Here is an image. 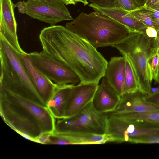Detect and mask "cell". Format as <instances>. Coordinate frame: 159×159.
I'll return each instance as SVG.
<instances>
[{"label":"cell","instance_id":"obj_1","mask_svg":"<svg viewBox=\"0 0 159 159\" xmlns=\"http://www.w3.org/2000/svg\"><path fill=\"white\" fill-rule=\"evenodd\" d=\"M43 51L70 67L79 77L81 84H98L108 62L85 39L66 27L44 28L39 35Z\"/></svg>","mask_w":159,"mask_h":159},{"label":"cell","instance_id":"obj_2","mask_svg":"<svg viewBox=\"0 0 159 159\" xmlns=\"http://www.w3.org/2000/svg\"><path fill=\"white\" fill-rule=\"evenodd\" d=\"M0 113L7 125L29 140L37 142L43 135L54 132L56 119L46 106L0 86Z\"/></svg>","mask_w":159,"mask_h":159},{"label":"cell","instance_id":"obj_3","mask_svg":"<svg viewBox=\"0 0 159 159\" xmlns=\"http://www.w3.org/2000/svg\"><path fill=\"white\" fill-rule=\"evenodd\" d=\"M65 27L96 48L114 47L130 33L121 24L96 11L81 13Z\"/></svg>","mask_w":159,"mask_h":159},{"label":"cell","instance_id":"obj_4","mask_svg":"<svg viewBox=\"0 0 159 159\" xmlns=\"http://www.w3.org/2000/svg\"><path fill=\"white\" fill-rule=\"evenodd\" d=\"M0 86L40 104L46 106L27 73L20 53L0 35Z\"/></svg>","mask_w":159,"mask_h":159},{"label":"cell","instance_id":"obj_5","mask_svg":"<svg viewBox=\"0 0 159 159\" xmlns=\"http://www.w3.org/2000/svg\"><path fill=\"white\" fill-rule=\"evenodd\" d=\"M130 62L137 80L139 91L143 94L151 93V77L148 59L158 48L155 38L148 37L145 31L130 33L114 46Z\"/></svg>","mask_w":159,"mask_h":159},{"label":"cell","instance_id":"obj_6","mask_svg":"<svg viewBox=\"0 0 159 159\" xmlns=\"http://www.w3.org/2000/svg\"><path fill=\"white\" fill-rule=\"evenodd\" d=\"M107 118V113L97 111L91 102L73 116L56 119L53 133L80 132L104 135L106 133Z\"/></svg>","mask_w":159,"mask_h":159},{"label":"cell","instance_id":"obj_7","mask_svg":"<svg viewBox=\"0 0 159 159\" xmlns=\"http://www.w3.org/2000/svg\"><path fill=\"white\" fill-rule=\"evenodd\" d=\"M28 54L34 65L55 84L75 85L80 82L79 77L71 69L43 51Z\"/></svg>","mask_w":159,"mask_h":159},{"label":"cell","instance_id":"obj_8","mask_svg":"<svg viewBox=\"0 0 159 159\" xmlns=\"http://www.w3.org/2000/svg\"><path fill=\"white\" fill-rule=\"evenodd\" d=\"M25 7V14L50 26L74 20L65 4L61 0H28Z\"/></svg>","mask_w":159,"mask_h":159},{"label":"cell","instance_id":"obj_9","mask_svg":"<svg viewBox=\"0 0 159 159\" xmlns=\"http://www.w3.org/2000/svg\"><path fill=\"white\" fill-rule=\"evenodd\" d=\"M98 84H81L71 88L65 117L73 116L81 111L92 102Z\"/></svg>","mask_w":159,"mask_h":159},{"label":"cell","instance_id":"obj_10","mask_svg":"<svg viewBox=\"0 0 159 159\" xmlns=\"http://www.w3.org/2000/svg\"><path fill=\"white\" fill-rule=\"evenodd\" d=\"M11 0H0V35L20 54L25 52L21 48L17 35V24Z\"/></svg>","mask_w":159,"mask_h":159},{"label":"cell","instance_id":"obj_11","mask_svg":"<svg viewBox=\"0 0 159 159\" xmlns=\"http://www.w3.org/2000/svg\"><path fill=\"white\" fill-rule=\"evenodd\" d=\"M30 78L46 105L54 95L58 85L47 77L33 64L28 53L20 54Z\"/></svg>","mask_w":159,"mask_h":159},{"label":"cell","instance_id":"obj_12","mask_svg":"<svg viewBox=\"0 0 159 159\" xmlns=\"http://www.w3.org/2000/svg\"><path fill=\"white\" fill-rule=\"evenodd\" d=\"M145 94L139 91L124 93L120 96L119 102L115 110L109 113H133L159 110V107L145 101Z\"/></svg>","mask_w":159,"mask_h":159},{"label":"cell","instance_id":"obj_13","mask_svg":"<svg viewBox=\"0 0 159 159\" xmlns=\"http://www.w3.org/2000/svg\"><path fill=\"white\" fill-rule=\"evenodd\" d=\"M88 6L121 24L130 32L145 31L148 27L135 18L130 11L117 7H105L90 3Z\"/></svg>","mask_w":159,"mask_h":159},{"label":"cell","instance_id":"obj_14","mask_svg":"<svg viewBox=\"0 0 159 159\" xmlns=\"http://www.w3.org/2000/svg\"><path fill=\"white\" fill-rule=\"evenodd\" d=\"M120 99L119 95L110 85L103 77L98 84L92 103L98 111L111 113L116 108Z\"/></svg>","mask_w":159,"mask_h":159},{"label":"cell","instance_id":"obj_15","mask_svg":"<svg viewBox=\"0 0 159 159\" xmlns=\"http://www.w3.org/2000/svg\"><path fill=\"white\" fill-rule=\"evenodd\" d=\"M125 63L126 59L123 56L111 57L104 76L110 85L120 96L125 93Z\"/></svg>","mask_w":159,"mask_h":159},{"label":"cell","instance_id":"obj_16","mask_svg":"<svg viewBox=\"0 0 159 159\" xmlns=\"http://www.w3.org/2000/svg\"><path fill=\"white\" fill-rule=\"evenodd\" d=\"M74 85H58L46 106L56 119L64 118L71 87Z\"/></svg>","mask_w":159,"mask_h":159},{"label":"cell","instance_id":"obj_17","mask_svg":"<svg viewBox=\"0 0 159 159\" xmlns=\"http://www.w3.org/2000/svg\"><path fill=\"white\" fill-rule=\"evenodd\" d=\"M58 134L66 139L71 145L102 144L109 142L106 134L100 135L80 132Z\"/></svg>","mask_w":159,"mask_h":159},{"label":"cell","instance_id":"obj_18","mask_svg":"<svg viewBox=\"0 0 159 159\" xmlns=\"http://www.w3.org/2000/svg\"><path fill=\"white\" fill-rule=\"evenodd\" d=\"M108 115L131 121L146 123L159 125V110L133 113H109Z\"/></svg>","mask_w":159,"mask_h":159},{"label":"cell","instance_id":"obj_19","mask_svg":"<svg viewBox=\"0 0 159 159\" xmlns=\"http://www.w3.org/2000/svg\"><path fill=\"white\" fill-rule=\"evenodd\" d=\"M125 59L124 82L125 93H134L139 91L138 82L130 62Z\"/></svg>","mask_w":159,"mask_h":159},{"label":"cell","instance_id":"obj_20","mask_svg":"<svg viewBox=\"0 0 159 159\" xmlns=\"http://www.w3.org/2000/svg\"><path fill=\"white\" fill-rule=\"evenodd\" d=\"M130 11L135 18L147 26L155 28L154 18L149 11L141 9Z\"/></svg>","mask_w":159,"mask_h":159},{"label":"cell","instance_id":"obj_21","mask_svg":"<svg viewBox=\"0 0 159 159\" xmlns=\"http://www.w3.org/2000/svg\"><path fill=\"white\" fill-rule=\"evenodd\" d=\"M148 65L152 78L155 81L159 69V51L158 49L156 52L148 59Z\"/></svg>","mask_w":159,"mask_h":159},{"label":"cell","instance_id":"obj_22","mask_svg":"<svg viewBox=\"0 0 159 159\" xmlns=\"http://www.w3.org/2000/svg\"><path fill=\"white\" fill-rule=\"evenodd\" d=\"M115 7L129 11L140 9L134 0H115Z\"/></svg>","mask_w":159,"mask_h":159},{"label":"cell","instance_id":"obj_23","mask_svg":"<svg viewBox=\"0 0 159 159\" xmlns=\"http://www.w3.org/2000/svg\"><path fill=\"white\" fill-rule=\"evenodd\" d=\"M142 9L149 11L152 14L155 21V28L158 31L159 30V10L148 5H144Z\"/></svg>","mask_w":159,"mask_h":159},{"label":"cell","instance_id":"obj_24","mask_svg":"<svg viewBox=\"0 0 159 159\" xmlns=\"http://www.w3.org/2000/svg\"><path fill=\"white\" fill-rule=\"evenodd\" d=\"M144 99L147 102L159 107V90L149 94H145Z\"/></svg>","mask_w":159,"mask_h":159},{"label":"cell","instance_id":"obj_25","mask_svg":"<svg viewBox=\"0 0 159 159\" xmlns=\"http://www.w3.org/2000/svg\"><path fill=\"white\" fill-rule=\"evenodd\" d=\"M91 4L105 7H115V0H87Z\"/></svg>","mask_w":159,"mask_h":159},{"label":"cell","instance_id":"obj_26","mask_svg":"<svg viewBox=\"0 0 159 159\" xmlns=\"http://www.w3.org/2000/svg\"><path fill=\"white\" fill-rule=\"evenodd\" d=\"M145 33L149 37L156 38L157 36V31L153 27H148L145 30Z\"/></svg>","mask_w":159,"mask_h":159},{"label":"cell","instance_id":"obj_27","mask_svg":"<svg viewBox=\"0 0 159 159\" xmlns=\"http://www.w3.org/2000/svg\"><path fill=\"white\" fill-rule=\"evenodd\" d=\"M24 1H20L16 4H14V7H17L18 8L19 12L22 14H25V7Z\"/></svg>","mask_w":159,"mask_h":159},{"label":"cell","instance_id":"obj_28","mask_svg":"<svg viewBox=\"0 0 159 159\" xmlns=\"http://www.w3.org/2000/svg\"><path fill=\"white\" fill-rule=\"evenodd\" d=\"M50 134H47L43 135L38 139L37 143L42 144H48Z\"/></svg>","mask_w":159,"mask_h":159},{"label":"cell","instance_id":"obj_29","mask_svg":"<svg viewBox=\"0 0 159 159\" xmlns=\"http://www.w3.org/2000/svg\"><path fill=\"white\" fill-rule=\"evenodd\" d=\"M159 4V0H150L149 6L151 7H154L156 6Z\"/></svg>","mask_w":159,"mask_h":159},{"label":"cell","instance_id":"obj_30","mask_svg":"<svg viewBox=\"0 0 159 159\" xmlns=\"http://www.w3.org/2000/svg\"><path fill=\"white\" fill-rule=\"evenodd\" d=\"M66 5L73 4L75 5L76 3L75 0H61Z\"/></svg>","mask_w":159,"mask_h":159},{"label":"cell","instance_id":"obj_31","mask_svg":"<svg viewBox=\"0 0 159 159\" xmlns=\"http://www.w3.org/2000/svg\"><path fill=\"white\" fill-rule=\"evenodd\" d=\"M155 40L158 50L159 51V30L157 31V35L155 38Z\"/></svg>","mask_w":159,"mask_h":159},{"label":"cell","instance_id":"obj_32","mask_svg":"<svg viewBox=\"0 0 159 159\" xmlns=\"http://www.w3.org/2000/svg\"><path fill=\"white\" fill-rule=\"evenodd\" d=\"M135 2L138 5H142V4H144L145 0H134Z\"/></svg>","mask_w":159,"mask_h":159},{"label":"cell","instance_id":"obj_33","mask_svg":"<svg viewBox=\"0 0 159 159\" xmlns=\"http://www.w3.org/2000/svg\"><path fill=\"white\" fill-rule=\"evenodd\" d=\"M75 2H80L83 3L84 5H86L88 4L89 2L87 0H75Z\"/></svg>","mask_w":159,"mask_h":159},{"label":"cell","instance_id":"obj_34","mask_svg":"<svg viewBox=\"0 0 159 159\" xmlns=\"http://www.w3.org/2000/svg\"><path fill=\"white\" fill-rule=\"evenodd\" d=\"M155 81L159 84V69L158 70V74L156 80Z\"/></svg>","mask_w":159,"mask_h":159},{"label":"cell","instance_id":"obj_35","mask_svg":"<svg viewBox=\"0 0 159 159\" xmlns=\"http://www.w3.org/2000/svg\"><path fill=\"white\" fill-rule=\"evenodd\" d=\"M157 9L159 10V4L157 6Z\"/></svg>","mask_w":159,"mask_h":159},{"label":"cell","instance_id":"obj_36","mask_svg":"<svg viewBox=\"0 0 159 159\" xmlns=\"http://www.w3.org/2000/svg\"><path fill=\"white\" fill-rule=\"evenodd\" d=\"M159 4H158V5H159ZM158 5H157V6H158Z\"/></svg>","mask_w":159,"mask_h":159}]
</instances>
